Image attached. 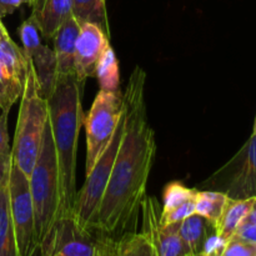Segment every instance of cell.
<instances>
[{
  "instance_id": "cell-1",
  "label": "cell",
  "mask_w": 256,
  "mask_h": 256,
  "mask_svg": "<svg viewBox=\"0 0 256 256\" xmlns=\"http://www.w3.org/2000/svg\"><path fill=\"white\" fill-rule=\"evenodd\" d=\"M145 82V72L135 66L122 94L125 124L122 142L92 226L95 236L114 242L135 232L156 155L155 132L148 122Z\"/></svg>"
},
{
  "instance_id": "cell-2",
  "label": "cell",
  "mask_w": 256,
  "mask_h": 256,
  "mask_svg": "<svg viewBox=\"0 0 256 256\" xmlns=\"http://www.w3.org/2000/svg\"><path fill=\"white\" fill-rule=\"evenodd\" d=\"M85 82L75 75L58 78L56 85L48 102L59 174L60 218L74 216L76 202V155L82 115V98Z\"/></svg>"
},
{
  "instance_id": "cell-3",
  "label": "cell",
  "mask_w": 256,
  "mask_h": 256,
  "mask_svg": "<svg viewBox=\"0 0 256 256\" xmlns=\"http://www.w3.org/2000/svg\"><path fill=\"white\" fill-rule=\"evenodd\" d=\"M20 98L22 102L12 148V162L22 174L29 178L39 155L42 135L49 118L48 102L40 92L32 60H28L26 78Z\"/></svg>"
},
{
  "instance_id": "cell-4",
  "label": "cell",
  "mask_w": 256,
  "mask_h": 256,
  "mask_svg": "<svg viewBox=\"0 0 256 256\" xmlns=\"http://www.w3.org/2000/svg\"><path fill=\"white\" fill-rule=\"evenodd\" d=\"M29 186L34 206L35 242L39 249L60 215L59 174L49 118L39 155L29 175Z\"/></svg>"
},
{
  "instance_id": "cell-5",
  "label": "cell",
  "mask_w": 256,
  "mask_h": 256,
  "mask_svg": "<svg viewBox=\"0 0 256 256\" xmlns=\"http://www.w3.org/2000/svg\"><path fill=\"white\" fill-rule=\"evenodd\" d=\"M124 108V106H122ZM125 116L122 112V118L116 125L114 135L109 142L108 146L100 155L99 159L94 164L92 169L85 175V182L82 189L76 194V202L74 208V219L82 229L92 232V222L99 210L100 202L102 200L112 165L122 142V132H124Z\"/></svg>"
},
{
  "instance_id": "cell-6",
  "label": "cell",
  "mask_w": 256,
  "mask_h": 256,
  "mask_svg": "<svg viewBox=\"0 0 256 256\" xmlns=\"http://www.w3.org/2000/svg\"><path fill=\"white\" fill-rule=\"evenodd\" d=\"M122 112L124 108L122 92H112L100 90L98 92L89 114L82 120L86 132L85 175L92 169L96 160L112 140Z\"/></svg>"
},
{
  "instance_id": "cell-7",
  "label": "cell",
  "mask_w": 256,
  "mask_h": 256,
  "mask_svg": "<svg viewBox=\"0 0 256 256\" xmlns=\"http://www.w3.org/2000/svg\"><path fill=\"white\" fill-rule=\"evenodd\" d=\"M8 188L18 252L19 256H34L38 248L35 242L34 206L30 194L29 178L22 174L12 162L9 168Z\"/></svg>"
},
{
  "instance_id": "cell-8",
  "label": "cell",
  "mask_w": 256,
  "mask_h": 256,
  "mask_svg": "<svg viewBox=\"0 0 256 256\" xmlns=\"http://www.w3.org/2000/svg\"><path fill=\"white\" fill-rule=\"evenodd\" d=\"M208 185L232 199L256 198V134L252 132L236 155L215 172Z\"/></svg>"
},
{
  "instance_id": "cell-9",
  "label": "cell",
  "mask_w": 256,
  "mask_h": 256,
  "mask_svg": "<svg viewBox=\"0 0 256 256\" xmlns=\"http://www.w3.org/2000/svg\"><path fill=\"white\" fill-rule=\"evenodd\" d=\"M39 250L40 256H99V239L74 216H64L58 219Z\"/></svg>"
},
{
  "instance_id": "cell-10",
  "label": "cell",
  "mask_w": 256,
  "mask_h": 256,
  "mask_svg": "<svg viewBox=\"0 0 256 256\" xmlns=\"http://www.w3.org/2000/svg\"><path fill=\"white\" fill-rule=\"evenodd\" d=\"M162 205L154 196L145 195L140 206L142 230L154 246L158 256H192L179 235L180 222L162 225Z\"/></svg>"
},
{
  "instance_id": "cell-11",
  "label": "cell",
  "mask_w": 256,
  "mask_h": 256,
  "mask_svg": "<svg viewBox=\"0 0 256 256\" xmlns=\"http://www.w3.org/2000/svg\"><path fill=\"white\" fill-rule=\"evenodd\" d=\"M109 45V32L104 28L94 22L80 24L74 60V72L79 82L95 76L98 62Z\"/></svg>"
},
{
  "instance_id": "cell-12",
  "label": "cell",
  "mask_w": 256,
  "mask_h": 256,
  "mask_svg": "<svg viewBox=\"0 0 256 256\" xmlns=\"http://www.w3.org/2000/svg\"><path fill=\"white\" fill-rule=\"evenodd\" d=\"M30 16L46 40H52L60 26L72 16V0H34Z\"/></svg>"
},
{
  "instance_id": "cell-13",
  "label": "cell",
  "mask_w": 256,
  "mask_h": 256,
  "mask_svg": "<svg viewBox=\"0 0 256 256\" xmlns=\"http://www.w3.org/2000/svg\"><path fill=\"white\" fill-rule=\"evenodd\" d=\"M12 156L0 159V256H19L9 202V168Z\"/></svg>"
},
{
  "instance_id": "cell-14",
  "label": "cell",
  "mask_w": 256,
  "mask_h": 256,
  "mask_svg": "<svg viewBox=\"0 0 256 256\" xmlns=\"http://www.w3.org/2000/svg\"><path fill=\"white\" fill-rule=\"evenodd\" d=\"M80 32V24L74 16L69 18L52 36L55 59H56L58 78L75 75L74 60L76 39Z\"/></svg>"
},
{
  "instance_id": "cell-15",
  "label": "cell",
  "mask_w": 256,
  "mask_h": 256,
  "mask_svg": "<svg viewBox=\"0 0 256 256\" xmlns=\"http://www.w3.org/2000/svg\"><path fill=\"white\" fill-rule=\"evenodd\" d=\"M255 199L256 198H249V199H232V198H228L222 215H220L214 226L215 234L220 239L224 240L225 242H229L232 235L235 234L238 228H239V225L248 216Z\"/></svg>"
},
{
  "instance_id": "cell-16",
  "label": "cell",
  "mask_w": 256,
  "mask_h": 256,
  "mask_svg": "<svg viewBox=\"0 0 256 256\" xmlns=\"http://www.w3.org/2000/svg\"><path fill=\"white\" fill-rule=\"evenodd\" d=\"M29 60H32L35 75L39 82L40 92L48 100L55 89L58 82L56 59L52 49L46 45H40Z\"/></svg>"
},
{
  "instance_id": "cell-17",
  "label": "cell",
  "mask_w": 256,
  "mask_h": 256,
  "mask_svg": "<svg viewBox=\"0 0 256 256\" xmlns=\"http://www.w3.org/2000/svg\"><path fill=\"white\" fill-rule=\"evenodd\" d=\"M0 69L8 79L24 88L28 59L10 36L0 40Z\"/></svg>"
},
{
  "instance_id": "cell-18",
  "label": "cell",
  "mask_w": 256,
  "mask_h": 256,
  "mask_svg": "<svg viewBox=\"0 0 256 256\" xmlns=\"http://www.w3.org/2000/svg\"><path fill=\"white\" fill-rule=\"evenodd\" d=\"M214 232V225L198 214L185 218L179 225L180 238L192 255H198L202 252L206 240Z\"/></svg>"
},
{
  "instance_id": "cell-19",
  "label": "cell",
  "mask_w": 256,
  "mask_h": 256,
  "mask_svg": "<svg viewBox=\"0 0 256 256\" xmlns=\"http://www.w3.org/2000/svg\"><path fill=\"white\" fill-rule=\"evenodd\" d=\"M95 76L99 82L100 90L104 92H120V69L119 62L114 49L108 46L98 62Z\"/></svg>"
},
{
  "instance_id": "cell-20",
  "label": "cell",
  "mask_w": 256,
  "mask_h": 256,
  "mask_svg": "<svg viewBox=\"0 0 256 256\" xmlns=\"http://www.w3.org/2000/svg\"><path fill=\"white\" fill-rule=\"evenodd\" d=\"M228 195L216 190H196L194 198L195 212L209 220L215 226L226 204Z\"/></svg>"
},
{
  "instance_id": "cell-21",
  "label": "cell",
  "mask_w": 256,
  "mask_h": 256,
  "mask_svg": "<svg viewBox=\"0 0 256 256\" xmlns=\"http://www.w3.org/2000/svg\"><path fill=\"white\" fill-rule=\"evenodd\" d=\"M72 16L79 24L94 22L109 32L105 0H72Z\"/></svg>"
},
{
  "instance_id": "cell-22",
  "label": "cell",
  "mask_w": 256,
  "mask_h": 256,
  "mask_svg": "<svg viewBox=\"0 0 256 256\" xmlns=\"http://www.w3.org/2000/svg\"><path fill=\"white\" fill-rule=\"evenodd\" d=\"M115 256H158V254L142 232H132L115 242Z\"/></svg>"
},
{
  "instance_id": "cell-23",
  "label": "cell",
  "mask_w": 256,
  "mask_h": 256,
  "mask_svg": "<svg viewBox=\"0 0 256 256\" xmlns=\"http://www.w3.org/2000/svg\"><path fill=\"white\" fill-rule=\"evenodd\" d=\"M198 189H190L180 182H172L162 192V212H168L195 198Z\"/></svg>"
},
{
  "instance_id": "cell-24",
  "label": "cell",
  "mask_w": 256,
  "mask_h": 256,
  "mask_svg": "<svg viewBox=\"0 0 256 256\" xmlns=\"http://www.w3.org/2000/svg\"><path fill=\"white\" fill-rule=\"evenodd\" d=\"M19 36L22 44V52L28 60L32 58L35 50L42 45V34L36 22L32 16L22 22L19 28Z\"/></svg>"
},
{
  "instance_id": "cell-25",
  "label": "cell",
  "mask_w": 256,
  "mask_h": 256,
  "mask_svg": "<svg viewBox=\"0 0 256 256\" xmlns=\"http://www.w3.org/2000/svg\"><path fill=\"white\" fill-rule=\"evenodd\" d=\"M24 88L15 84L5 76L0 69V109L10 110L14 102L22 96Z\"/></svg>"
},
{
  "instance_id": "cell-26",
  "label": "cell",
  "mask_w": 256,
  "mask_h": 256,
  "mask_svg": "<svg viewBox=\"0 0 256 256\" xmlns=\"http://www.w3.org/2000/svg\"><path fill=\"white\" fill-rule=\"evenodd\" d=\"M219 256H256V242H248L232 238L225 244Z\"/></svg>"
},
{
  "instance_id": "cell-27",
  "label": "cell",
  "mask_w": 256,
  "mask_h": 256,
  "mask_svg": "<svg viewBox=\"0 0 256 256\" xmlns=\"http://www.w3.org/2000/svg\"><path fill=\"white\" fill-rule=\"evenodd\" d=\"M195 212V204L194 199L189 200V202H184L180 206L175 208V209L170 210L168 212H162L160 215V222L162 225H170L175 224V222H180L185 219V218L190 216Z\"/></svg>"
},
{
  "instance_id": "cell-28",
  "label": "cell",
  "mask_w": 256,
  "mask_h": 256,
  "mask_svg": "<svg viewBox=\"0 0 256 256\" xmlns=\"http://www.w3.org/2000/svg\"><path fill=\"white\" fill-rule=\"evenodd\" d=\"M10 110H2L0 114V159L12 156V148L9 144V132H8V118Z\"/></svg>"
},
{
  "instance_id": "cell-29",
  "label": "cell",
  "mask_w": 256,
  "mask_h": 256,
  "mask_svg": "<svg viewBox=\"0 0 256 256\" xmlns=\"http://www.w3.org/2000/svg\"><path fill=\"white\" fill-rule=\"evenodd\" d=\"M232 238H236V239L244 240L248 242H256V225L244 219V222L239 225Z\"/></svg>"
},
{
  "instance_id": "cell-30",
  "label": "cell",
  "mask_w": 256,
  "mask_h": 256,
  "mask_svg": "<svg viewBox=\"0 0 256 256\" xmlns=\"http://www.w3.org/2000/svg\"><path fill=\"white\" fill-rule=\"evenodd\" d=\"M22 4H28V0H0V19L12 14Z\"/></svg>"
},
{
  "instance_id": "cell-31",
  "label": "cell",
  "mask_w": 256,
  "mask_h": 256,
  "mask_svg": "<svg viewBox=\"0 0 256 256\" xmlns=\"http://www.w3.org/2000/svg\"><path fill=\"white\" fill-rule=\"evenodd\" d=\"M99 239V256H115V242L108 238H100Z\"/></svg>"
},
{
  "instance_id": "cell-32",
  "label": "cell",
  "mask_w": 256,
  "mask_h": 256,
  "mask_svg": "<svg viewBox=\"0 0 256 256\" xmlns=\"http://www.w3.org/2000/svg\"><path fill=\"white\" fill-rule=\"evenodd\" d=\"M245 220H248V222H252V224L256 225V199H255L254 204H252V209H250L249 214H248V216L245 218Z\"/></svg>"
},
{
  "instance_id": "cell-33",
  "label": "cell",
  "mask_w": 256,
  "mask_h": 256,
  "mask_svg": "<svg viewBox=\"0 0 256 256\" xmlns=\"http://www.w3.org/2000/svg\"><path fill=\"white\" fill-rule=\"evenodd\" d=\"M9 36V32H8V30L5 29L4 24H2V19H0V40L4 39V38Z\"/></svg>"
},
{
  "instance_id": "cell-34",
  "label": "cell",
  "mask_w": 256,
  "mask_h": 256,
  "mask_svg": "<svg viewBox=\"0 0 256 256\" xmlns=\"http://www.w3.org/2000/svg\"><path fill=\"white\" fill-rule=\"evenodd\" d=\"M192 256H212V255H208V254H204V252H200V254L192 255Z\"/></svg>"
},
{
  "instance_id": "cell-35",
  "label": "cell",
  "mask_w": 256,
  "mask_h": 256,
  "mask_svg": "<svg viewBox=\"0 0 256 256\" xmlns=\"http://www.w3.org/2000/svg\"><path fill=\"white\" fill-rule=\"evenodd\" d=\"M32 2H34V0H28V5H30V6L32 5Z\"/></svg>"
},
{
  "instance_id": "cell-36",
  "label": "cell",
  "mask_w": 256,
  "mask_h": 256,
  "mask_svg": "<svg viewBox=\"0 0 256 256\" xmlns=\"http://www.w3.org/2000/svg\"><path fill=\"white\" fill-rule=\"evenodd\" d=\"M255 132V134H256V119H255V124H254V132Z\"/></svg>"
}]
</instances>
